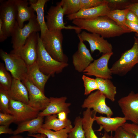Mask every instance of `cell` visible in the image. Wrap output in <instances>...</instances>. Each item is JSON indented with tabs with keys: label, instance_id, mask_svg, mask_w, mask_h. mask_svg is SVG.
<instances>
[{
	"label": "cell",
	"instance_id": "8fae6325",
	"mask_svg": "<svg viewBox=\"0 0 138 138\" xmlns=\"http://www.w3.org/2000/svg\"><path fill=\"white\" fill-rule=\"evenodd\" d=\"M106 98L99 90L91 93L84 101L81 107L83 108L92 109L94 111L107 117H111L113 113L106 103Z\"/></svg>",
	"mask_w": 138,
	"mask_h": 138
},
{
	"label": "cell",
	"instance_id": "f6af8a7d",
	"mask_svg": "<svg viewBox=\"0 0 138 138\" xmlns=\"http://www.w3.org/2000/svg\"><path fill=\"white\" fill-rule=\"evenodd\" d=\"M68 114L65 112H60L57 114V117L60 120L64 121L67 118V115Z\"/></svg>",
	"mask_w": 138,
	"mask_h": 138
},
{
	"label": "cell",
	"instance_id": "f1b7e54d",
	"mask_svg": "<svg viewBox=\"0 0 138 138\" xmlns=\"http://www.w3.org/2000/svg\"><path fill=\"white\" fill-rule=\"evenodd\" d=\"M72 128L71 125L60 130L53 131L41 128L37 133L45 134L47 138H69L68 133Z\"/></svg>",
	"mask_w": 138,
	"mask_h": 138
},
{
	"label": "cell",
	"instance_id": "7a4b0ae2",
	"mask_svg": "<svg viewBox=\"0 0 138 138\" xmlns=\"http://www.w3.org/2000/svg\"><path fill=\"white\" fill-rule=\"evenodd\" d=\"M37 62L40 70L44 74L54 76L62 72L68 65L67 63L60 62L53 59L48 53L38 35Z\"/></svg>",
	"mask_w": 138,
	"mask_h": 138
},
{
	"label": "cell",
	"instance_id": "d4e9b609",
	"mask_svg": "<svg viewBox=\"0 0 138 138\" xmlns=\"http://www.w3.org/2000/svg\"><path fill=\"white\" fill-rule=\"evenodd\" d=\"M43 118L38 116L33 119L19 123L17 129L14 131L13 134L18 135L25 131L31 134L37 133L43 124Z\"/></svg>",
	"mask_w": 138,
	"mask_h": 138
},
{
	"label": "cell",
	"instance_id": "4dcf8cb0",
	"mask_svg": "<svg viewBox=\"0 0 138 138\" xmlns=\"http://www.w3.org/2000/svg\"><path fill=\"white\" fill-rule=\"evenodd\" d=\"M13 78L7 71L3 63H0V88L8 91L11 86Z\"/></svg>",
	"mask_w": 138,
	"mask_h": 138
},
{
	"label": "cell",
	"instance_id": "8d00e7d4",
	"mask_svg": "<svg viewBox=\"0 0 138 138\" xmlns=\"http://www.w3.org/2000/svg\"><path fill=\"white\" fill-rule=\"evenodd\" d=\"M15 118L13 115L2 112L0 113V125L9 126L12 123L15 122Z\"/></svg>",
	"mask_w": 138,
	"mask_h": 138
},
{
	"label": "cell",
	"instance_id": "4fadbf2b",
	"mask_svg": "<svg viewBox=\"0 0 138 138\" xmlns=\"http://www.w3.org/2000/svg\"><path fill=\"white\" fill-rule=\"evenodd\" d=\"M22 81L28 92L29 105L39 111L43 110L49 103V98L47 97L44 93L27 78Z\"/></svg>",
	"mask_w": 138,
	"mask_h": 138
},
{
	"label": "cell",
	"instance_id": "74e56055",
	"mask_svg": "<svg viewBox=\"0 0 138 138\" xmlns=\"http://www.w3.org/2000/svg\"><path fill=\"white\" fill-rule=\"evenodd\" d=\"M114 132L113 136L111 132V138H135L132 134L124 130L122 127H119Z\"/></svg>",
	"mask_w": 138,
	"mask_h": 138
},
{
	"label": "cell",
	"instance_id": "ba28073f",
	"mask_svg": "<svg viewBox=\"0 0 138 138\" xmlns=\"http://www.w3.org/2000/svg\"><path fill=\"white\" fill-rule=\"evenodd\" d=\"M16 16L15 0H0V19L3 30L8 37L11 36L16 22Z\"/></svg>",
	"mask_w": 138,
	"mask_h": 138
},
{
	"label": "cell",
	"instance_id": "3957f363",
	"mask_svg": "<svg viewBox=\"0 0 138 138\" xmlns=\"http://www.w3.org/2000/svg\"><path fill=\"white\" fill-rule=\"evenodd\" d=\"M40 38L45 49L53 59L67 63L68 58L63 51V36L61 30H48Z\"/></svg>",
	"mask_w": 138,
	"mask_h": 138
},
{
	"label": "cell",
	"instance_id": "7c38bea8",
	"mask_svg": "<svg viewBox=\"0 0 138 138\" xmlns=\"http://www.w3.org/2000/svg\"><path fill=\"white\" fill-rule=\"evenodd\" d=\"M9 109L11 114L15 118V122L19 124L36 118L40 112L29 104L11 99Z\"/></svg>",
	"mask_w": 138,
	"mask_h": 138
},
{
	"label": "cell",
	"instance_id": "7bdbcfd3",
	"mask_svg": "<svg viewBox=\"0 0 138 138\" xmlns=\"http://www.w3.org/2000/svg\"><path fill=\"white\" fill-rule=\"evenodd\" d=\"M13 132L14 131L10 128L8 126L3 125L0 126V134H13Z\"/></svg>",
	"mask_w": 138,
	"mask_h": 138
},
{
	"label": "cell",
	"instance_id": "8992f818",
	"mask_svg": "<svg viewBox=\"0 0 138 138\" xmlns=\"http://www.w3.org/2000/svg\"><path fill=\"white\" fill-rule=\"evenodd\" d=\"M0 56L13 78L22 81L26 78L28 66L20 56L8 53L1 49Z\"/></svg>",
	"mask_w": 138,
	"mask_h": 138
},
{
	"label": "cell",
	"instance_id": "9a60e30c",
	"mask_svg": "<svg viewBox=\"0 0 138 138\" xmlns=\"http://www.w3.org/2000/svg\"><path fill=\"white\" fill-rule=\"evenodd\" d=\"M78 38L79 42L78 49L72 55V62L75 69L81 72H83L94 59L83 41L80 38Z\"/></svg>",
	"mask_w": 138,
	"mask_h": 138
},
{
	"label": "cell",
	"instance_id": "ac0fdd59",
	"mask_svg": "<svg viewBox=\"0 0 138 138\" xmlns=\"http://www.w3.org/2000/svg\"><path fill=\"white\" fill-rule=\"evenodd\" d=\"M49 99V104L43 110L39 112L38 116L44 117L57 114L62 112H65L68 114L70 112L69 107L71 104L66 102L67 99L66 97H51Z\"/></svg>",
	"mask_w": 138,
	"mask_h": 138
},
{
	"label": "cell",
	"instance_id": "e575fe53",
	"mask_svg": "<svg viewBox=\"0 0 138 138\" xmlns=\"http://www.w3.org/2000/svg\"><path fill=\"white\" fill-rule=\"evenodd\" d=\"M110 10H123L126 9V6L134 2L135 1L128 0H104Z\"/></svg>",
	"mask_w": 138,
	"mask_h": 138
},
{
	"label": "cell",
	"instance_id": "c3c4849f",
	"mask_svg": "<svg viewBox=\"0 0 138 138\" xmlns=\"http://www.w3.org/2000/svg\"><path fill=\"white\" fill-rule=\"evenodd\" d=\"M135 35L137 37H138V34L136 33H135Z\"/></svg>",
	"mask_w": 138,
	"mask_h": 138
},
{
	"label": "cell",
	"instance_id": "7dc6e473",
	"mask_svg": "<svg viewBox=\"0 0 138 138\" xmlns=\"http://www.w3.org/2000/svg\"><path fill=\"white\" fill-rule=\"evenodd\" d=\"M9 138H24L22 136L18 135H14L13 136H11Z\"/></svg>",
	"mask_w": 138,
	"mask_h": 138
},
{
	"label": "cell",
	"instance_id": "52a82bcc",
	"mask_svg": "<svg viewBox=\"0 0 138 138\" xmlns=\"http://www.w3.org/2000/svg\"><path fill=\"white\" fill-rule=\"evenodd\" d=\"M64 15L63 9L59 2L55 6H51L45 16L46 25L49 30H62V29L74 30L78 34L81 29L76 26H66L63 21Z\"/></svg>",
	"mask_w": 138,
	"mask_h": 138
},
{
	"label": "cell",
	"instance_id": "9c48e42d",
	"mask_svg": "<svg viewBox=\"0 0 138 138\" xmlns=\"http://www.w3.org/2000/svg\"><path fill=\"white\" fill-rule=\"evenodd\" d=\"M113 52L103 54L99 58L94 60L83 72L84 74L94 76L96 78L111 79L112 74L108 67L109 61Z\"/></svg>",
	"mask_w": 138,
	"mask_h": 138
},
{
	"label": "cell",
	"instance_id": "ab89813d",
	"mask_svg": "<svg viewBox=\"0 0 138 138\" xmlns=\"http://www.w3.org/2000/svg\"><path fill=\"white\" fill-rule=\"evenodd\" d=\"M126 24L127 27L132 32H135L138 34V23L129 21L126 20Z\"/></svg>",
	"mask_w": 138,
	"mask_h": 138
},
{
	"label": "cell",
	"instance_id": "60d3db41",
	"mask_svg": "<svg viewBox=\"0 0 138 138\" xmlns=\"http://www.w3.org/2000/svg\"><path fill=\"white\" fill-rule=\"evenodd\" d=\"M126 9H128L133 12L138 17V1L134 2L126 6Z\"/></svg>",
	"mask_w": 138,
	"mask_h": 138
},
{
	"label": "cell",
	"instance_id": "f546056e",
	"mask_svg": "<svg viewBox=\"0 0 138 138\" xmlns=\"http://www.w3.org/2000/svg\"><path fill=\"white\" fill-rule=\"evenodd\" d=\"M80 0H62L59 2L67 16L76 13L80 10Z\"/></svg>",
	"mask_w": 138,
	"mask_h": 138
},
{
	"label": "cell",
	"instance_id": "6da1fadb",
	"mask_svg": "<svg viewBox=\"0 0 138 138\" xmlns=\"http://www.w3.org/2000/svg\"><path fill=\"white\" fill-rule=\"evenodd\" d=\"M72 23L81 29L99 34L104 38H109L128 33L107 16L92 19H76Z\"/></svg>",
	"mask_w": 138,
	"mask_h": 138
},
{
	"label": "cell",
	"instance_id": "bcb514c9",
	"mask_svg": "<svg viewBox=\"0 0 138 138\" xmlns=\"http://www.w3.org/2000/svg\"><path fill=\"white\" fill-rule=\"evenodd\" d=\"M28 135L29 136L33 137L34 138H47V137L45 134L39 133L37 134H29Z\"/></svg>",
	"mask_w": 138,
	"mask_h": 138
},
{
	"label": "cell",
	"instance_id": "ee69618b",
	"mask_svg": "<svg viewBox=\"0 0 138 138\" xmlns=\"http://www.w3.org/2000/svg\"><path fill=\"white\" fill-rule=\"evenodd\" d=\"M2 22L0 19V42H2L5 41L8 37L6 35L3 30L2 27Z\"/></svg>",
	"mask_w": 138,
	"mask_h": 138
},
{
	"label": "cell",
	"instance_id": "d6986e66",
	"mask_svg": "<svg viewBox=\"0 0 138 138\" xmlns=\"http://www.w3.org/2000/svg\"><path fill=\"white\" fill-rule=\"evenodd\" d=\"M16 12V21L19 26L21 28L26 21L37 17L34 11L31 6H29V1L27 0H15Z\"/></svg>",
	"mask_w": 138,
	"mask_h": 138
},
{
	"label": "cell",
	"instance_id": "f35d334b",
	"mask_svg": "<svg viewBox=\"0 0 138 138\" xmlns=\"http://www.w3.org/2000/svg\"><path fill=\"white\" fill-rule=\"evenodd\" d=\"M122 127L124 130L132 134L135 138H138V124L126 122Z\"/></svg>",
	"mask_w": 138,
	"mask_h": 138
},
{
	"label": "cell",
	"instance_id": "b9f144b4",
	"mask_svg": "<svg viewBox=\"0 0 138 138\" xmlns=\"http://www.w3.org/2000/svg\"><path fill=\"white\" fill-rule=\"evenodd\" d=\"M126 20L138 23V17L133 12L129 10L126 15Z\"/></svg>",
	"mask_w": 138,
	"mask_h": 138
},
{
	"label": "cell",
	"instance_id": "2e32d148",
	"mask_svg": "<svg viewBox=\"0 0 138 138\" xmlns=\"http://www.w3.org/2000/svg\"><path fill=\"white\" fill-rule=\"evenodd\" d=\"M39 33L38 32H35L31 33L27 39L20 52V56L28 66L31 65L36 62Z\"/></svg>",
	"mask_w": 138,
	"mask_h": 138
},
{
	"label": "cell",
	"instance_id": "5b68a950",
	"mask_svg": "<svg viewBox=\"0 0 138 138\" xmlns=\"http://www.w3.org/2000/svg\"><path fill=\"white\" fill-rule=\"evenodd\" d=\"M134 38L132 47L122 53L110 68L112 74L125 76L138 63V37L134 36Z\"/></svg>",
	"mask_w": 138,
	"mask_h": 138
},
{
	"label": "cell",
	"instance_id": "cb8c5ba5",
	"mask_svg": "<svg viewBox=\"0 0 138 138\" xmlns=\"http://www.w3.org/2000/svg\"><path fill=\"white\" fill-rule=\"evenodd\" d=\"M48 0H30L29 5L36 13L37 18L40 28V38H42L48 30L44 17V9Z\"/></svg>",
	"mask_w": 138,
	"mask_h": 138
},
{
	"label": "cell",
	"instance_id": "ffe728a7",
	"mask_svg": "<svg viewBox=\"0 0 138 138\" xmlns=\"http://www.w3.org/2000/svg\"><path fill=\"white\" fill-rule=\"evenodd\" d=\"M94 116L95 121L100 125L98 130L102 129L107 133L115 131L119 127H122L125 123L126 120L124 117H105L102 116Z\"/></svg>",
	"mask_w": 138,
	"mask_h": 138
},
{
	"label": "cell",
	"instance_id": "44dd1931",
	"mask_svg": "<svg viewBox=\"0 0 138 138\" xmlns=\"http://www.w3.org/2000/svg\"><path fill=\"white\" fill-rule=\"evenodd\" d=\"M50 76L44 74L40 70L37 62L32 65L28 66L26 78L44 93L45 85Z\"/></svg>",
	"mask_w": 138,
	"mask_h": 138
},
{
	"label": "cell",
	"instance_id": "603a6c76",
	"mask_svg": "<svg viewBox=\"0 0 138 138\" xmlns=\"http://www.w3.org/2000/svg\"><path fill=\"white\" fill-rule=\"evenodd\" d=\"M97 113L91 109H86L83 113V127L86 138H111L108 133L104 131L103 136L99 138L95 133L93 128L95 121L94 116Z\"/></svg>",
	"mask_w": 138,
	"mask_h": 138
},
{
	"label": "cell",
	"instance_id": "7402d4cb",
	"mask_svg": "<svg viewBox=\"0 0 138 138\" xmlns=\"http://www.w3.org/2000/svg\"><path fill=\"white\" fill-rule=\"evenodd\" d=\"M8 93L10 98L29 104V93L22 82L13 78L12 84Z\"/></svg>",
	"mask_w": 138,
	"mask_h": 138
},
{
	"label": "cell",
	"instance_id": "836d02e7",
	"mask_svg": "<svg viewBox=\"0 0 138 138\" xmlns=\"http://www.w3.org/2000/svg\"><path fill=\"white\" fill-rule=\"evenodd\" d=\"M11 98L8 91L0 88V110L1 112L11 114L9 105Z\"/></svg>",
	"mask_w": 138,
	"mask_h": 138
},
{
	"label": "cell",
	"instance_id": "d590c367",
	"mask_svg": "<svg viewBox=\"0 0 138 138\" xmlns=\"http://www.w3.org/2000/svg\"><path fill=\"white\" fill-rule=\"evenodd\" d=\"M105 2L104 0H80V10L96 7Z\"/></svg>",
	"mask_w": 138,
	"mask_h": 138
},
{
	"label": "cell",
	"instance_id": "277c9868",
	"mask_svg": "<svg viewBox=\"0 0 138 138\" xmlns=\"http://www.w3.org/2000/svg\"><path fill=\"white\" fill-rule=\"evenodd\" d=\"M40 30L37 17L30 20L22 28L16 21L11 34L13 50L10 53L20 56L21 50L30 34Z\"/></svg>",
	"mask_w": 138,
	"mask_h": 138
},
{
	"label": "cell",
	"instance_id": "e0dca14e",
	"mask_svg": "<svg viewBox=\"0 0 138 138\" xmlns=\"http://www.w3.org/2000/svg\"><path fill=\"white\" fill-rule=\"evenodd\" d=\"M110 10L107 4L105 2L99 6L80 10L76 13L67 16L66 17L68 20L72 21L78 19H92L99 16H107Z\"/></svg>",
	"mask_w": 138,
	"mask_h": 138
},
{
	"label": "cell",
	"instance_id": "1f68e13d",
	"mask_svg": "<svg viewBox=\"0 0 138 138\" xmlns=\"http://www.w3.org/2000/svg\"><path fill=\"white\" fill-rule=\"evenodd\" d=\"M74 126L68 133L69 138H86L83 127L82 118L77 116L75 118Z\"/></svg>",
	"mask_w": 138,
	"mask_h": 138
},
{
	"label": "cell",
	"instance_id": "30bf717a",
	"mask_svg": "<svg viewBox=\"0 0 138 138\" xmlns=\"http://www.w3.org/2000/svg\"><path fill=\"white\" fill-rule=\"evenodd\" d=\"M118 103L126 120L138 124V93L132 91L119 99Z\"/></svg>",
	"mask_w": 138,
	"mask_h": 138
},
{
	"label": "cell",
	"instance_id": "d6a6232c",
	"mask_svg": "<svg viewBox=\"0 0 138 138\" xmlns=\"http://www.w3.org/2000/svg\"><path fill=\"white\" fill-rule=\"evenodd\" d=\"M84 88V95L90 94L95 90H98V86L96 79L89 77L84 74L82 76Z\"/></svg>",
	"mask_w": 138,
	"mask_h": 138
},
{
	"label": "cell",
	"instance_id": "681fc988",
	"mask_svg": "<svg viewBox=\"0 0 138 138\" xmlns=\"http://www.w3.org/2000/svg\"><path fill=\"white\" fill-rule=\"evenodd\" d=\"M25 138H31L30 137H26Z\"/></svg>",
	"mask_w": 138,
	"mask_h": 138
},
{
	"label": "cell",
	"instance_id": "5bb4252c",
	"mask_svg": "<svg viewBox=\"0 0 138 138\" xmlns=\"http://www.w3.org/2000/svg\"><path fill=\"white\" fill-rule=\"evenodd\" d=\"M78 36L83 41L88 43L92 53L96 50H98L100 53L103 54L113 52L111 44L99 34L83 31L78 34Z\"/></svg>",
	"mask_w": 138,
	"mask_h": 138
},
{
	"label": "cell",
	"instance_id": "4316f807",
	"mask_svg": "<svg viewBox=\"0 0 138 138\" xmlns=\"http://www.w3.org/2000/svg\"><path fill=\"white\" fill-rule=\"evenodd\" d=\"M57 117L56 114L46 116L44 123L41 128L57 131L72 125L71 121L68 118L65 120L62 121L59 119Z\"/></svg>",
	"mask_w": 138,
	"mask_h": 138
},
{
	"label": "cell",
	"instance_id": "83f0119b",
	"mask_svg": "<svg viewBox=\"0 0 138 138\" xmlns=\"http://www.w3.org/2000/svg\"><path fill=\"white\" fill-rule=\"evenodd\" d=\"M129 9L114 10H110L107 16L114 21L118 25L128 33L132 31L127 27L126 22L127 14Z\"/></svg>",
	"mask_w": 138,
	"mask_h": 138
},
{
	"label": "cell",
	"instance_id": "484cf974",
	"mask_svg": "<svg viewBox=\"0 0 138 138\" xmlns=\"http://www.w3.org/2000/svg\"><path fill=\"white\" fill-rule=\"evenodd\" d=\"M99 89L105 97L111 101L115 100L117 94L116 87L110 79L96 78Z\"/></svg>",
	"mask_w": 138,
	"mask_h": 138
}]
</instances>
